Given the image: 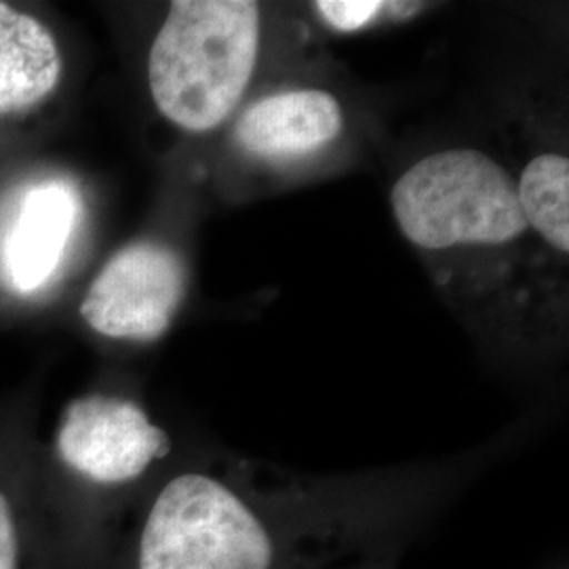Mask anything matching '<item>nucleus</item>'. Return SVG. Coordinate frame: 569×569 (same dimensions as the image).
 <instances>
[{
  "instance_id": "f257e3e1",
  "label": "nucleus",
  "mask_w": 569,
  "mask_h": 569,
  "mask_svg": "<svg viewBox=\"0 0 569 569\" xmlns=\"http://www.w3.org/2000/svg\"><path fill=\"white\" fill-rule=\"evenodd\" d=\"M103 569H317L373 515L317 496H268L209 470H180L129 515Z\"/></svg>"
},
{
  "instance_id": "f03ea898",
  "label": "nucleus",
  "mask_w": 569,
  "mask_h": 569,
  "mask_svg": "<svg viewBox=\"0 0 569 569\" xmlns=\"http://www.w3.org/2000/svg\"><path fill=\"white\" fill-rule=\"evenodd\" d=\"M390 209L449 306L496 321L517 302L519 270L536 258L515 176L479 148L435 150L401 173Z\"/></svg>"
},
{
  "instance_id": "7ed1b4c3",
  "label": "nucleus",
  "mask_w": 569,
  "mask_h": 569,
  "mask_svg": "<svg viewBox=\"0 0 569 569\" xmlns=\"http://www.w3.org/2000/svg\"><path fill=\"white\" fill-rule=\"evenodd\" d=\"M264 47L262 4L176 0L148 56V84L164 119L188 133L230 121L249 93Z\"/></svg>"
},
{
  "instance_id": "20e7f679",
  "label": "nucleus",
  "mask_w": 569,
  "mask_h": 569,
  "mask_svg": "<svg viewBox=\"0 0 569 569\" xmlns=\"http://www.w3.org/2000/svg\"><path fill=\"white\" fill-rule=\"evenodd\" d=\"M186 283V266L171 247L127 244L89 287L82 319L112 340H159L182 306Z\"/></svg>"
},
{
  "instance_id": "39448f33",
  "label": "nucleus",
  "mask_w": 569,
  "mask_h": 569,
  "mask_svg": "<svg viewBox=\"0 0 569 569\" xmlns=\"http://www.w3.org/2000/svg\"><path fill=\"white\" fill-rule=\"evenodd\" d=\"M345 106L326 89L289 87L247 103L232 124V143L256 163H298L321 154L345 133Z\"/></svg>"
},
{
  "instance_id": "423d86ee",
  "label": "nucleus",
  "mask_w": 569,
  "mask_h": 569,
  "mask_svg": "<svg viewBox=\"0 0 569 569\" xmlns=\"http://www.w3.org/2000/svg\"><path fill=\"white\" fill-rule=\"evenodd\" d=\"M79 197L70 183L42 182L21 197L18 213L2 244L7 279L30 293L60 268L79 220Z\"/></svg>"
},
{
  "instance_id": "0eeeda50",
  "label": "nucleus",
  "mask_w": 569,
  "mask_h": 569,
  "mask_svg": "<svg viewBox=\"0 0 569 569\" xmlns=\"http://www.w3.org/2000/svg\"><path fill=\"white\" fill-rule=\"evenodd\" d=\"M60 74V49L49 30L0 2V114L41 102Z\"/></svg>"
},
{
  "instance_id": "6e6552de",
  "label": "nucleus",
  "mask_w": 569,
  "mask_h": 569,
  "mask_svg": "<svg viewBox=\"0 0 569 569\" xmlns=\"http://www.w3.org/2000/svg\"><path fill=\"white\" fill-rule=\"evenodd\" d=\"M517 199L538 253L568 266L569 161L557 150H542L515 178Z\"/></svg>"
},
{
  "instance_id": "1a4fd4ad",
  "label": "nucleus",
  "mask_w": 569,
  "mask_h": 569,
  "mask_svg": "<svg viewBox=\"0 0 569 569\" xmlns=\"http://www.w3.org/2000/svg\"><path fill=\"white\" fill-rule=\"evenodd\" d=\"M0 475V569H49L37 488Z\"/></svg>"
},
{
  "instance_id": "9d476101",
  "label": "nucleus",
  "mask_w": 569,
  "mask_h": 569,
  "mask_svg": "<svg viewBox=\"0 0 569 569\" xmlns=\"http://www.w3.org/2000/svg\"><path fill=\"white\" fill-rule=\"evenodd\" d=\"M425 2H390V0H319L312 11L329 30L355 34L382 21L409 20L420 13Z\"/></svg>"
}]
</instances>
